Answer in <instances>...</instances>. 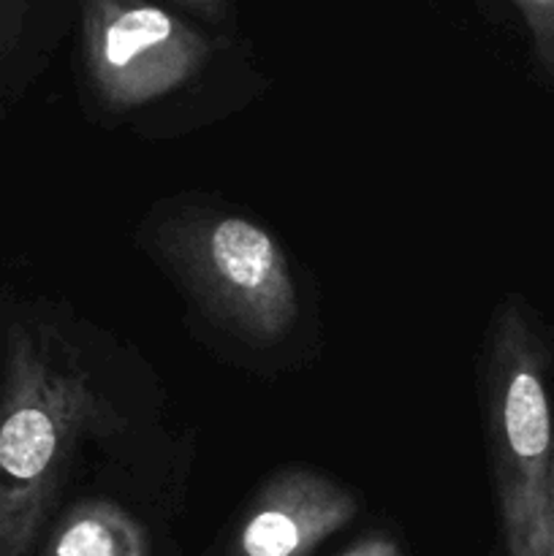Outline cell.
Returning a JSON list of instances; mask_svg holds the SVG:
<instances>
[{
  "mask_svg": "<svg viewBox=\"0 0 554 556\" xmlns=\"http://www.w3.org/2000/svg\"><path fill=\"white\" fill-rule=\"evenodd\" d=\"M536 52L538 65L554 79V0H514Z\"/></svg>",
  "mask_w": 554,
  "mask_h": 556,
  "instance_id": "52a82bcc",
  "label": "cell"
},
{
  "mask_svg": "<svg viewBox=\"0 0 554 556\" xmlns=\"http://www.w3.org/2000/svg\"><path fill=\"white\" fill-rule=\"evenodd\" d=\"M161 248L201 304L253 342H277L297 320V286L280 244L239 215H190Z\"/></svg>",
  "mask_w": 554,
  "mask_h": 556,
  "instance_id": "3957f363",
  "label": "cell"
},
{
  "mask_svg": "<svg viewBox=\"0 0 554 556\" xmlns=\"http://www.w3.org/2000/svg\"><path fill=\"white\" fill-rule=\"evenodd\" d=\"M494 492L508 556H549V470L554 454L546 351L519 304L498 315L487 353Z\"/></svg>",
  "mask_w": 554,
  "mask_h": 556,
  "instance_id": "7a4b0ae2",
  "label": "cell"
},
{
  "mask_svg": "<svg viewBox=\"0 0 554 556\" xmlns=\"http://www.w3.org/2000/svg\"><path fill=\"white\" fill-rule=\"evenodd\" d=\"M30 3L22 0H0V63L20 49L27 27Z\"/></svg>",
  "mask_w": 554,
  "mask_h": 556,
  "instance_id": "ba28073f",
  "label": "cell"
},
{
  "mask_svg": "<svg viewBox=\"0 0 554 556\" xmlns=\"http://www.w3.org/2000/svg\"><path fill=\"white\" fill-rule=\"evenodd\" d=\"M179 9L188 11V14L204 16L206 22H221L231 11V5L223 3V0H185V3H179Z\"/></svg>",
  "mask_w": 554,
  "mask_h": 556,
  "instance_id": "30bf717a",
  "label": "cell"
},
{
  "mask_svg": "<svg viewBox=\"0 0 554 556\" xmlns=\"http://www.w3.org/2000/svg\"><path fill=\"white\" fill-rule=\"evenodd\" d=\"M549 556H554V454L549 470Z\"/></svg>",
  "mask_w": 554,
  "mask_h": 556,
  "instance_id": "8fae6325",
  "label": "cell"
},
{
  "mask_svg": "<svg viewBox=\"0 0 554 556\" xmlns=\"http://www.w3.org/2000/svg\"><path fill=\"white\" fill-rule=\"evenodd\" d=\"M356 510V497L329 478L286 470L261 489L244 514L234 556H307L351 525Z\"/></svg>",
  "mask_w": 554,
  "mask_h": 556,
  "instance_id": "5b68a950",
  "label": "cell"
},
{
  "mask_svg": "<svg viewBox=\"0 0 554 556\" xmlns=\"http://www.w3.org/2000/svg\"><path fill=\"white\" fill-rule=\"evenodd\" d=\"M43 556H150V538L125 508L87 500L58 521Z\"/></svg>",
  "mask_w": 554,
  "mask_h": 556,
  "instance_id": "8992f818",
  "label": "cell"
},
{
  "mask_svg": "<svg viewBox=\"0 0 554 556\" xmlns=\"http://www.w3.org/2000/svg\"><path fill=\"white\" fill-rule=\"evenodd\" d=\"M87 74L98 96L117 109H134L193 79L210 54V41L158 5L96 0L81 11Z\"/></svg>",
  "mask_w": 554,
  "mask_h": 556,
  "instance_id": "277c9868",
  "label": "cell"
},
{
  "mask_svg": "<svg viewBox=\"0 0 554 556\" xmlns=\"http://www.w3.org/2000/svg\"><path fill=\"white\" fill-rule=\"evenodd\" d=\"M342 556H405V554H402V548L396 546L391 538L369 535V538H364V541H358L356 546L348 548Z\"/></svg>",
  "mask_w": 554,
  "mask_h": 556,
  "instance_id": "9c48e42d",
  "label": "cell"
},
{
  "mask_svg": "<svg viewBox=\"0 0 554 556\" xmlns=\"http://www.w3.org/2000/svg\"><path fill=\"white\" fill-rule=\"evenodd\" d=\"M112 424L114 410L58 331L9 320L0 383V556L33 554L76 443Z\"/></svg>",
  "mask_w": 554,
  "mask_h": 556,
  "instance_id": "6da1fadb",
  "label": "cell"
}]
</instances>
